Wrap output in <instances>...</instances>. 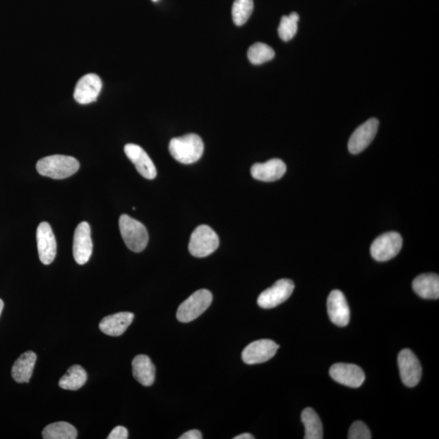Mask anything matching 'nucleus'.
Returning a JSON list of instances; mask_svg holds the SVG:
<instances>
[{"label":"nucleus","mask_w":439,"mask_h":439,"mask_svg":"<svg viewBox=\"0 0 439 439\" xmlns=\"http://www.w3.org/2000/svg\"><path fill=\"white\" fill-rule=\"evenodd\" d=\"M77 437L75 427L64 421L52 423L42 431V438L45 439H76Z\"/></svg>","instance_id":"nucleus-24"},{"label":"nucleus","mask_w":439,"mask_h":439,"mask_svg":"<svg viewBox=\"0 0 439 439\" xmlns=\"http://www.w3.org/2000/svg\"><path fill=\"white\" fill-rule=\"evenodd\" d=\"M412 288L423 299H437L439 297V277L435 274H425L416 277Z\"/></svg>","instance_id":"nucleus-21"},{"label":"nucleus","mask_w":439,"mask_h":439,"mask_svg":"<svg viewBox=\"0 0 439 439\" xmlns=\"http://www.w3.org/2000/svg\"><path fill=\"white\" fill-rule=\"evenodd\" d=\"M169 152L181 164L196 163L202 157L205 145L202 138L195 133L174 138L169 143Z\"/></svg>","instance_id":"nucleus-1"},{"label":"nucleus","mask_w":439,"mask_h":439,"mask_svg":"<svg viewBox=\"0 0 439 439\" xmlns=\"http://www.w3.org/2000/svg\"><path fill=\"white\" fill-rule=\"evenodd\" d=\"M202 433L198 430H192L184 433L179 439H202Z\"/></svg>","instance_id":"nucleus-30"},{"label":"nucleus","mask_w":439,"mask_h":439,"mask_svg":"<svg viewBox=\"0 0 439 439\" xmlns=\"http://www.w3.org/2000/svg\"><path fill=\"white\" fill-rule=\"evenodd\" d=\"M234 439H254V436L251 435V433H243V435H239L236 437L234 438Z\"/></svg>","instance_id":"nucleus-31"},{"label":"nucleus","mask_w":439,"mask_h":439,"mask_svg":"<svg viewBox=\"0 0 439 439\" xmlns=\"http://www.w3.org/2000/svg\"><path fill=\"white\" fill-rule=\"evenodd\" d=\"M37 251L42 264L52 263L56 255V241L52 229L47 222L40 224L37 229Z\"/></svg>","instance_id":"nucleus-12"},{"label":"nucleus","mask_w":439,"mask_h":439,"mask_svg":"<svg viewBox=\"0 0 439 439\" xmlns=\"http://www.w3.org/2000/svg\"><path fill=\"white\" fill-rule=\"evenodd\" d=\"M133 375L137 381L144 385L150 387L155 382L156 368L148 356L138 355L132 362Z\"/></svg>","instance_id":"nucleus-19"},{"label":"nucleus","mask_w":439,"mask_h":439,"mask_svg":"<svg viewBox=\"0 0 439 439\" xmlns=\"http://www.w3.org/2000/svg\"><path fill=\"white\" fill-rule=\"evenodd\" d=\"M125 153L143 178L148 180L156 178L157 174L156 166L140 146L133 143L127 144L125 146Z\"/></svg>","instance_id":"nucleus-15"},{"label":"nucleus","mask_w":439,"mask_h":439,"mask_svg":"<svg viewBox=\"0 0 439 439\" xmlns=\"http://www.w3.org/2000/svg\"><path fill=\"white\" fill-rule=\"evenodd\" d=\"M253 0H235L232 7V18L235 25H244L253 12Z\"/></svg>","instance_id":"nucleus-26"},{"label":"nucleus","mask_w":439,"mask_h":439,"mask_svg":"<svg viewBox=\"0 0 439 439\" xmlns=\"http://www.w3.org/2000/svg\"><path fill=\"white\" fill-rule=\"evenodd\" d=\"M152 1L157 2L158 1V0H152Z\"/></svg>","instance_id":"nucleus-33"},{"label":"nucleus","mask_w":439,"mask_h":439,"mask_svg":"<svg viewBox=\"0 0 439 439\" xmlns=\"http://www.w3.org/2000/svg\"><path fill=\"white\" fill-rule=\"evenodd\" d=\"M278 348L279 346L270 339L257 340L246 347L242 359L248 365L265 363L275 356Z\"/></svg>","instance_id":"nucleus-10"},{"label":"nucleus","mask_w":439,"mask_h":439,"mask_svg":"<svg viewBox=\"0 0 439 439\" xmlns=\"http://www.w3.org/2000/svg\"><path fill=\"white\" fill-rule=\"evenodd\" d=\"M349 439H371L372 438L371 431L365 423L357 421L353 423L348 432Z\"/></svg>","instance_id":"nucleus-28"},{"label":"nucleus","mask_w":439,"mask_h":439,"mask_svg":"<svg viewBox=\"0 0 439 439\" xmlns=\"http://www.w3.org/2000/svg\"><path fill=\"white\" fill-rule=\"evenodd\" d=\"M92 250V230L89 224L83 222L78 224L74 232L73 251L75 260L80 265L88 263Z\"/></svg>","instance_id":"nucleus-9"},{"label":"nucleus","mask_w":439,"mask_h":439,"mask_svg":"<svg viewBox=\"0 0 439 439\" xmlns=\"http://www.w3.org/2000/svg\"><path fill=\"white\" fill-rule=\"evenodd\" d=\"M248 56L251 64L258 66L272 60L275 56V52L272 47L263 42H256L249 47Z\"/></svg>","instance_id":"nucleus-25"},{"label":"nucleus","mask_w":439,"mask_h":439,"mask_svg":"<svg viewBox=\"0 0 439 439\" xmlns=\"http://www.w3.org/2000/svg\"><path fill=\"white\" fill-rule=\"evenodd\" d=\"M128 437V431L124 426H116L109 433V439H126Z\"/></svg>","instance_id":"nucleus-29"},{"label":"nucleus","mask_w":439,"mask_h":439,"mask_svg":"<svg viewBox=\"0 0 439 439\" xmlns=\"http://www.w3.org/2000/svg\"><path fill=\"white\" fill-rule=\"evenodd\" d=\"M301 421L305 428V439L323 438V423L313 409L307 408L302 411Z\"/></svg>","instance_id":"nucleus-22"},{"label":"nucleus","mask_w":439,"mask_h":439,"mask_svg":"<svg viewBox=\"0 0 439 439\" xmlns=\"http://www.w3.org/2000/svg\"><path fill=\"white\" fill-rule=\"evenodd\" d=\"M4 309V302L1 299H0V315H1L2 311Z\"/></svg>","instance_id":"nucleus-32"},{"label":"nucleus","mask_w":439,"mask_h":439,"mask_svg":"<svg viewBox=\"0 0 439 439\" xmlns=\"http://www.w3.org/2000/svg\"><path fill=\"white\" fill-rule=\"evenodd\" d=\"M219 243L220 240L217 233L210 227L202 224L198 227L191 234L189 251L193 256L203 258L212 254L218 248Z\"/></svg>","instance_id":"nucleus-5"},{"label":"nucleus","mask_w":439,"mask_h":439,"mask_svg":"<svg viewBox=\"0 0 439 439\" xmlns=\"http://www.w3.org/2000/svg\"><path fill=\"white\" fill-rule=\"evenodd\" d=\"M299 20V16L296 13L283 16L279 28H278V35H279L282 40L287 42L293 39L297 33Z\"/></svg>","instance_id":"nucleus-27"},{"label":"nucleus","mask_w":439,"mask_h":439,"mask_svg":"<svg viewBox=\"0 0 439 439\" xmlns=\"http://www.w3.org/2000/svg\"><path fill=\"white\" fill-rule=\"evenodd\" d=\"M294 289V284L291 280H278L274 285L260 294L257 303L262 308H275L290 298Z\"/></svg>","instance_id":"nucleus-7"},{"label":"nucleus","mask_w":439,"mask_h":439,"mask_svg":"<svg viewBox=\"0 0 439 439\" xmlns=\"http://www.w3.org/2000/svg\"><path fill=\"white\" fill-rule=\"evenodd\" d=\"M379 121L376 119H371L359 126L353 132L349 142L348 150L351 154H359L363 151L375 138L378 130Z\"/></svg>","instance_id":"nucleus-13"},{"label":"nucleus","mask_w":439,"mask_h":439,"mask_svg":"<svg viewBox=\"0 0 439 439\" xmlns=\"http://www.w3.org/2000/svg\"><path fill=\"white\" fill-rule=\"evenodd\" d=\"M37 356L34 351L23 353L14 363L12 368V376L18 383H28L33 374Z\"/></svg>","instance_id":"nucleus-20"},{"label":"nucleus","mask_w":439,"mask_h":439,"mask_svg":"<svg viewBox=\"0 0 439 439\" xmlns=\"http://www.w3.org/2000/svg\"><path fill=\"white\" fill-rule=\"evenodd\" d=\"M330 375L335 382L352 388L360 387L366 380L362 368L352 363H335L330 369Z\"/></svg>","instance_id":"nucleus-11"},{"label":"nucleus","mask_w":439,"mask_h":439,"mask_svg":"<svg viewBox=\"0 0 439 439\" xmlns=\"http://www.w3.org/2000/svg\"><path fill=\"white\" fill-rule=\"evenodd\" d=\"M212 301V294L210 291L205 289L197 291L180 305L176 318L183 323H191L205 313Z\"/></svg>","instance_id":"nucleus-4"},{"label":"nucleus","mask_w":439,"mask_h":439,"mask_svg":"<svg viewBox=\"0 0 439 439\" xmlns=\"http://www.w3.org/2000/svg\"><path fill=\"white\" fill-rule=\"evenodd\" d=\"M36 168L42 176L53 179H64L76 174L80 168V164L74 157L54 155L40 160Z\"/></svg>","instance_id":"nucleus-2"},{"label":"nucleus","mask_w":439,"mask_h":439,"mask_svg":"<svg viewBox=\"0 0 439 439\" xmlns=\"http://www.w3.org/2000/svg\"><path fill=\"white\" fill-rule=\"evenodd\" d=\"M330 320L336 325L346 326L350 321V308L344 293L339 290L331 291L327 299Z\"/></svg>","instance_id":"nucleus-16"},{"label":"nucleus","mask_w":439,"mask_h":439,"mask_svg":"<svg viewBox=\"0 0 439 439\" xmlns=\"http://www.w3.org/2000/svg\"><path fill=\"white\" fill-rule=\"evenodd\" d=\"M403 239L397 232H388L381 235L371 245L373 258L380 262L392 260L402 248Z\"/></svg>","instance_id":"nucleus-6"},{"label":"nucleus","mask_w":439,"mask_h":439,"mask_svg":"<svg viewBox=\"0 0 439 439\" xmlns=\"http://www.w3.org/2000/svg\"><path fill=\"white\" fill-rule=\"evenodd\" d=\"M133 318L135 315L128 312L110 315L100 321V329L107 335L119 337L125 333Z\"/></svg>","instance_id":"nucleus-18"},{"label":"nucleus","mask_w":439,"mask_h":439,"mask_svg":"<svg viewBox=\"0 0 439 439\" xmlns=\"http://www.w3.org/2000/svg\"><path fill=\"white\" fill-rule=\"evenodd\" d=\"M287 172V165L279 159H272L265 163L255 164L251 169V176L261 181H275L282 178Z\"/></svg>","instance_id":"nucleus-17"},{"label":"nucleus","mask_w":439,"mask_h":439,"mask_svg":"<svg viewBox=\"0 0 439 439\" xmlns=\"http://www.w3.org/2000/svg\"><path fill=\"white\" fill-rule=\"evenodd\" d=\"M398 365L400 377L407 387H414L421 381L422 368L419 359L409 349L399 352Z\"/></svg>","instance_id":"nucleus-8"},{"label":"nucleus","mask_w":439,"mask_h":439,"mask_svg":"<svg viewBox=\"0 0 439 439\" xmlns=\"http://www.w3.org/2000/svg\"><path fill=\"white\" fill-rule=\"evenodd\" d=\"M88 380V373L80 366L75 365L60 379L59 385L64 390H78L82 388Z\"/></svg>","instance_id":"nucleus-23"},{"label":"nucleus","mask_w":439,"mask_h":439,"mask_svg":"<svg viewBox=\"0 0 439 439\" xmlns=\"http://www.w3.org/2000/svg\"><path fill=\"white\" fill-rule=\"evenodd\" d=\"M121 234L127 248L135 253H141L148 243V233L145 227L137 220L123 214L119 220Z\"/></svg>","instance_id":"nucleus-3"},{"label":"nucleus","mask_w":439,"mask_h":439,"mask_svg":"<svg viewBox=\"0 0 439 439\" xmlns=\"http://www.w3.org/2000/svg\"><path fill=\"white\" fill-rule=\"evenodd\" d=\"M102 90L98 75L89 73L79 80L74 90V99L78 104H88L97 100Z\"/></svg>","instance_id":"nucleus-14"}]
</instances>
